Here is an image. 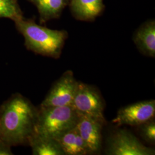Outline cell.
I'll return each mask as SVG.
<instances>
[{
  "instance_id": "obj_1",
  "label": "cell",
  "mask_w": 155,
  "mask_h": 155,
  "mask_svg": "<svg viewBox=\"0 0 155 155\" xmlns=\"http://www.w3.org/2000/svg\"><path fill=\"white\" fill-rule=\"evenodd\" d=\"M38 109L20 94L0 106V139L10 146L28 144L35 132Z\"/></svg>"
},
{
  "instance_id": "obj_2",
  "label": "cell",
  "mask_w": 155,
  "mask_h": 155,
  "mask_svg": "<svg viewBox=\"0 0 155 155\" xmlns=\"http://www.w3.org/2000/svg\"><path fill=\"white\" fill-rule=\"evenodd\" d=\"M14 22L17 29L23 36L28 50L54 59L60 57L68 37L66 31L51 29L24 17Z\"/></svg>"
},
{
  "instance_id": "obj_3",
  "label": "cell",
  "mask_w": 155,
  "mask_h": 155,
  "mask_svg": "<svg viewBox=\"0 0 155 155\" xmlns=\"http://www.w3.org/2000/svg\"><path fill=\"white\" fill-rule=\"evenodd\" d=\"M79 117L72 105L40 106L35 132L55 139L76 127Z\"/></svg>"
},
{
  "instance_id": "obj_4",
  "label": "cell",
  "mask_w": 155,
  "mask_h": 155,
  "mask_svg": "<svg viewBox=\"0 0 155 155\" xmlns=\"http://www.w3.org/2000/svg\"><path fill=\"white\" fill-rule=\"evenodd\" d=\"M72 106L79 116L90 117L105 123L104 102L99 91L93 86L78 82Z\"/></svg>"
},
{
  "instance_id": "obj_5",
  "label": "cell",
  "mask_w": 155,
  "mask_h": 155,
  "mask_svg": "<svg viewBox=\"0 0 155 155\" xmlns=\"http://www.w3.org/2000/svg\"><path fill=\"white\" fill-rule=\"evenodd\" d=\"M106 153L110 155H153L155 151L144 145L129 131L120 129L107 139Z\"/></svg>"
},
{
  "instance_id": "obj_6",
  "label": "cell",
  "mask_w": 155,
  "mask_h": 155,
  "mask_svg": "<svg viewBox=\"0 0 155 155\" xmlns=\"http://www.w3.org/2000/svg\"><path fill=\"white\" fill-rule=\"evenodd\" d=\"M78 82L72 71H67L54 84L40 106L72 105Z\"/></svg>"
},
{
  "instance_id": "obj_7",
  "label": "cell",
  "mask_w": 155,
  "mask_h": 155,
  "mask_svg": "<svg viewBox=\"0 0 155 155\" xmlns=\"http://www.w3.org/2000/svg\"><path fill=\"white\" fill-rule=\"evenodd\" d=\"M155 114V100L144 101L121 108L113 122L117 126L137 127L153 118Z\"/></svg>"
},
{
  "instance_id": "obj_8",
  "label": "cell",
  "mask_w": 155,
  "mask_h": 155,
  "mask_svg": "<svg viewBox=\"0 0 155 155\" xmlns=\"http://www.w3.org/2000/svg\"><path fill=\"white\" fill-rule=\"evenodd\" d=\"M104 124L94 118L79 116L76 127L88 150L89 153H97L101 148V130Z\"/></svg>"
},
{
  "instance_id": "obj_9",
  "label": "cell",
  "mask_w": 155,
  "mask_h": 155,
  "mask_svg": "<svg viewBox=\"0 0 155 155\" xmlns=\"http://www.w3.org/2000/svg\"><path fill=\"white\" fill-rule=\"evenodd\" d=\"M133 41L143 55L155 56V22L150 20L142 24L135 32Z\"/></svg>"
},
{
  "instance_id": "obj_10",
  "label": "cell",
  "mask_w": 155,
  "mask_h": 155,
  "mask_svg": "<svg viewBox=\"0 0 155 155\" xmlns=\"http://www.w3.org/2000/svg\"><path fill=\"white\" fill-rule=\"evenodd\" d=\"M55 139L64 155H84L89 153L77 127L61 134Z\"/></svg>"
},
{
  "instance_id": "obj_11",
  "label": "cell",
  "mask_w": 155,
  "mask_h": 155,
  "mask_svg": "<svg viewBox=\"0 0 155 155\" xmlns=\"http://www.w3.org/2000/svg\"><path fill=\"white\" fill-rule=\"evenodd\" d=\"M71 11L78 20H93L104 8L103 0H71Z\"/></svg>"
},
{
  "instance_id": "obj_12",
  "label": "cell",
  "mask_w": 155,
  "mask_h": 155,
  "mask_svg": "<svg viewBox=\"0 0 155 155\" xmlns=\"http://www.w3.org/2000/svg\"><path fill=\"white\" fill-rule=\"evenodd\" d=\"M28 144L33 155H64L55 139L39 133H33L28 140Z\"/></svg>"
},
{
  "instance_id": "obj_13",
  "label": "cell",
  "mask_w": 155,
  "mask_h": 155,
  "mask_svg": "<svg viewBox=\"0 0 155 155\" xmlns=\"http://www.w3.org/2000/svg\"><path fill=\"white\" fill-rule=\"evenodd\" d=\"M36 6L40 22H45L60 16L67 0H28Z\"/></svg>"
},
{
  "instance_id": "obj_14",
  "label": "cell",
  "mask_w": 155,
  "mask_h": 155,
  "mask_svg": "<svg viewBox=\"0 0 155 155\" xmlns=\"http://www.w3.org/2000/svg\"><path fill=\"white\" fill-rule=\"evenodd\" d=\"M22 17L17 0H0V18H7L15 21Z\"/></svg>"
},
{
  "instance_id": "obj_15",
  "label": "cell",
  "mask_w": 155,
  "mask_h": 155,
  "mask_svg": "<svg viewBox=\"0 0 155 155\" xmlns=\"http://www.w3.org/2000/svg\"><path fill=\"white\" fill-rule=\"evenodd\" d=\"M141 137L146 142L151 144L155 143V121L152 118L137 126Z\"/></svg>"
},
{
  "instance_id": "obj_16",
  "label": "cell",
  "mask_w": 155,
  "mask_h": 155,
  "mask_svg": "<svg viewBox=\"0 0 155 155\" xmlns=\"http://www.w3.org/2000/svg\"><path fill=\"white\" fill-rule=\"evenodd\" d=\"M11 146L0 139V155H13Z\"/></svg>"
}]
</instances>
